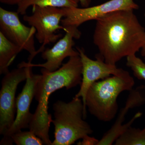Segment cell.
Here are the masks:
<instances>
[{
    "label": "cell",
    "mask_w": 145,
    "mask_h": 145,
    "mask_svg": "<svg viewBox=\"0 0 145 145\" xmlns=\"http://www.w3.org/2000/svg\"><path fill=\"white\" fill-rule=\"evenodd\" d=\"M133 10L115 11L96 21L93 43L105 62L116 65L145 45V29Z\"/></svg>",
    "instance_id": "1"
},
{
    "label": "cell",
    "mask_w": 145,
    "mask_h": 145,
    "mask_svg": "<svg viewBox=\"0 0 145 145\" xmlns=\"http://www.w3.org/2000/svg\"><path fill=\"white\" fill-rule=\"evenodd\" d=\"M82 65L80 54L69 57L67 63L59 69L49 72L42 68V75L35 88V98L38 102L29 129L40 137L44 145H52L49 131L52 116L48 112V100L56 91L65 88L70 89L81 85Z\"/></svg>",
    "instance_id": "2"
},
{
    "label": "cell",
    "mask_w": 145,
    "mask_h": 145,
    "mask_svg": "<svg viewBox=\"0 0 145 145\" xmlns=\"http://www.w3.org/2000/svg\"><path fill=\"white\" fill-rule=\"evenodd\" d=\"M135 85L131 76L112 75L93 83L87 93L86 105L89 112L101 121L113 120L118 112L117 99L119 94L132 90Z\"/></svg>",
    "instance_id": "3"
},
{
    "label": "cell",
    "mask_w": 145,
    "mask_h": 145,
    "mask_svg": "<svg viewBox=\"0 0 145 145\" xmlns=\"http://www.w3.org/2000/svg\"><path fill=\"white\" fill-rule=\"evenodd\" d=\"M54 140L52 145H71L80 139L89 138L93 133L90 125L84 118V105L82 99L74 97L66 103L58 101L53 105Z\"/></svg>",
    "instance_id": "4"
},
{
    "label": "cell",
    "mask_w": 145,
    "mask_h": 145,
    "mask_svg": "<svg viewBox=\"0 0 145 145\" xmlns=\"http://www.w3.org/2000/svg\"><path fill=\"white\" fill-rule=\"evenodd\" d=\"M32 14L24 15L23 20L36 29L35 37L42 46L37 50V54L45 50L46 45L57 41L62 34H57L59 29L65 31V28L60 25L64 12L62 8L57 7H32Z\"/></svg>",
    "instance_id": "5"
},
{
    "label": "cell",
    "mask_w": 145,
    "mask_h": 145,
    "mask_svg": "<svg viewBox=\"0 0 145 145\" xmlns=\"http://www.w3.org/2000/svg\"><path fill=\"white\" fill-rule=\"evenodd\" d=\"M30 67L18 68L4 74L0 91V134L5 135L15 121L16 94L20 83L26 80Z\"/></svg>",
    "instance_id": "6"
},
{
    "label": "cell",
    "mask_w": 145,
    "mask_h": 145,
    "mask_svg": "<svg viewBox=\"0 0 145 145\" xmlns=\"http://www.w3.org/2000/svg\"><path fill=\"white\" fill-rule=\"evenodd\" d=\"M81 57L82 65V81L80 88L75 97L80 98L82 100L84 106V118L87 117V108L86 105V96L91 86L99 80H104L110 75L124 76L130 75L129 72L121 68H118L116 65L105 62L99 55L96 56V60L90 59L86 54L82 48L77 47Z\"/></svg>",
    "instance_id": "7"
},
{
    "label": "cell",
    "mask_w": 145,
    "mask_h": 145,
    "mask_svg": "<svg viewBox=\"0 0 145 145\" xmlns=\"http://www.w3.org/2000/svg\"><path fill=\"white\" fill-rule=\"evenodd\" d=\"M19 15L17 11L0 7V31L10 41L29 52L28 63H31L38 54L34 40L36 29L24 24Z\"/></svg>",
    "instance_id": "8"
},
{
    "label": "cell",
    "mask_w": 145,
    "mask_h": 145,
    "mask_svg": "<svg viewBox=\"0 0 145 145\" xmlns=\"http://www.w3.org/2000/svg\"><path fill=\"white\" fill-rule=\"evenodd\" d=\"M139 7L133 0H110L91 7L63 8L64 17L61 24L63 27L74 25L78 27L86 22L96 21L112 12L123 10H135Z\"/></svg>",
    "instance_id": "9"
},
{
    "label": "cell",
    "mask_w": 145,
    "mask_h": 145,
    "mask_svg": "<svg viewBox=\"0 0 145 145\" xmlns=\"http://www.w3.org/2000/svg\"><path fill=\"white\" fill-rule=\"evenodd\" d=\"M65 28V36L60 39L54 46L50 48L45 49L42 52V57L46 62L44 63L33 64L22 62L18 67H39L44 69L49 72H53L59 69L62 65L63 61L67 57L79 54L78 50L73 49L75 45L74 39H79L81 37V31L78 27L74 25L64 27Z\"/></svg>",
    "instance_id": "10"
},
{
    "label": "cell",
    "mask_w": 145,
    "mask_h": 145,
    "mask_svg": "<svg viewBox=\"0 0 145 145\" xmlns=\"http://www.w3.org/2000/svg\"><path fill=\"white\" fill-rule=\"evenodd\" d=\"M30 67L26 83L22 90L16 98V115L12 126L3 135L0 145H13L11 135L24 129L28 128L33 117L29 111L30 105L35 96V88L41 75L33 74Z\"/></svg>",
    "instance_id": "11"
},
{
    "label": "cell",
    "mask_w": 145,
    "mask_h": 145,
    "mask_svg": "<svg viewBox=\"0 0 145 145\" xmlns=\"http://www.w3.org/2000/svg\"><path fill=\"white\" fill-rule=\"evenodd\" d=\"M145 105V85H142L130 91L125 106L121 109L117 119L111 127L98 140L96 145H111L136 119L141 117L142 113L138 112L127 123L123 124L126 115L130 109Z\"/></svg>",
    "instance_id": "12"
},
{
    "label": "cell",
    "mask_w": 145,
    "mask_h": 145,
    "mask_svg": "<svg viewBox=\"0 0 145 145\" xmlns=\"http://www.w3.org/2000/svg\"><path fill=\"white\" fill-rule=\"evenodd\" d=\"M23 50L0 31V74H5L9 71V66Z\"/></svg>",
    "instance_id": "13"
},
{
    "label": "cell",
    "mask_w": 145,
    "mask_h": 145,
    "mask_svg": "<svg viewBox=\"0 0 145 145\" xmlns=\"http://www.w3.org/2000/svg\"><path fill=\"white\" fill-rule=\"evenodd\" d=\"M79 3V0H24L18 5L17 12L21 15H25L30 6L70 8L78 7Z\"/></svg>",
    "instance_id": "14"
},
{
    "label": "cell",
    "mask_w": 145,
    "mask_h": 145,
    "mask_svg": "<svg viewBox=\"0 0 145 145\" xmlns=\"http://www.w3.org/2000/svg\"><path fill=\"white\" fill-rule=\"evenodd\" d=\"M115 145H145V127L142 129L129 127L114 142Z\"/></svg>",
    "instance_id": "15"
},
{
    "label": "cell",
    "mask_w": 145,
    "mask_h": 145,
    "mask_svg": "<svg viewBox=\"0 0 145 145\" xmlns=\"http://www.w3.org/2000/svg\"><path fill=\"white\" fill-rule=\"evenodd\" d=\"M10 137L13 142L17 145L44 144L42 139L30 130L28 131H20L14 133Z\"/></svg>",
    "instance_id": "16"
},
{
    "label": "cell",
    "mask_w": 145,
    "mask_h": 145,
    "mask_svg": "<svg viewBox=\"0 0 145 145\" xmlns=\"http://www.w3.org/2000/svg\"><path fill=\"white\" fill-rule=\"evenodd\" d=\"M126 65L132 71L135 78L145 80V63L135 54L127 57Z\"/></svg>",
    "instance_id": "17"
},
{
    "label": "cell",
    "mask_w": 145,
    "mask_h": 145,
    "mask_svg": "<svg viewBox=\"0 0 145 145\" xmlns=\"http://www.w3.org/2000/svg\"><path fill=\"white\" fill-rule=\"evenodd\" d=\"M24 0H0V2L3 4L8 5H18Z\"/></svg>",
    "instance_id": "18"
},
{
    "label": "cell",
    "mask_w": 145,
    "mask_h": 145,
    "mask_svg": "<svg viewBox=\"0 0 145 145\" xmlns=\"http://www.w3.org/2000/svg\"><path fill=\"white\" fill-rule=\"evenodd\" d=\"M80 3L82 7H89L91 0H79Z\"/></svg>",
    "instance_id": "19"
},
{
    "label": "cell",
    "mask_w": 145,
    "mask_h": 145,
    "mask_svg": "<svg viewBox=\"0 0 145 145\" xmlns=\"http://www.w3.org/2000/svg\"><path fill=\"white\" fill-rule=\"evenodd\" d=\"M141 54L142 57L145 59V45L141 49Z\"/></svg>",
    "instance_id": "20"
},
{
    "label": "cell",
    "mask_w": 145,
    "mask_h": 145,
    "mask_svg": "<svg viewBox=\"0 0 145 145\" xmlns=\"http://www.w3.org/2000/svg\"><path fill=\"white\" fill-rule=\"evenodd\" d=\"M144 16H145V14H144Z\"/></svg>",
    "instance_id": "21"
}]
</instances>
